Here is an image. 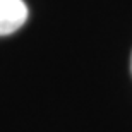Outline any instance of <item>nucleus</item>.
Instances as JSON below:
<instances>
[{
	"label": "nucleus",
	"mask_w": 132,
	"mask_h": 132,
	"mask_svg": "<svg viewBox=\"0 0 132 132\" xmlns=\"http://www.w3.org/2000/svg\"><path fill=\"white\" fill-rule=\"evenodd\" d=\"M130 69H132V60H130Z\"/></svg>",
	"instance_id": "f03ea898"
},
{
	"label": "nucleus",
	"mask_w": 132,
	"mask_h": 132,
	"mask_svg": "<svg viewBox=\"0 0 132 132\" xmlns=\"http://www.w3.org/2000/svg\"><path fill=\"white\" fill-rule=\"evenodd\" d=\"M28 21L24 0H0V36L12 34Z\"/></svg>",
	"instance_id": "f257e3e1"
}]
</instances>
